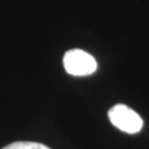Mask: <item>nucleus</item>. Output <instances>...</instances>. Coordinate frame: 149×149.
I'll return each instance as SVG.
<instances>
[{
    "label": "nucleus",
    "mask_w": 149,
    "mask_h": 149,
    "mask_svg": "<svg viewBox=\"0 0 149 149\" xmlns=\"http://www.w3.org/2000/svg\"><path fill=\"white\" fill-rule=\"evenodd\" d=\"M108 118L115 127L127 134H136L141 130L144 122L134 109L124 104H117L108 111Z\"/></svg>",
    "instance_id": "obj_2"
},
{
    "label": "nucleus",
    "mask_w": 149,
    "mask_h": 149,
    "mask_svg": "<svg viewBox=\"0 0 149 149\" xmlns=\"http://www.w3.org/2000/svg\"><path fill=\"white\" fill-rule=\"evenodd\" d=\"M63 65L65 71L74 76H87L97 70L96 60L80 49L70 50L64 54Z\"/></svg>",
    "instance_id": "obj_1"
},
{
    "label": "nucleus",
    "mask_w": 149,
    "mask_h": 149,
    "mask_svg": "<svg viewBox=\"0 0 149 149\" xmlns=\"http://www.w3.org/2000/svg\"><path fill=\"white\" fill-rule=\"evenodd\" d=\"M2 149H50L48 146L33 141H16L8 145Z\"/></svg>",
    "instance_id": "obj_3"
}]
</instances>
